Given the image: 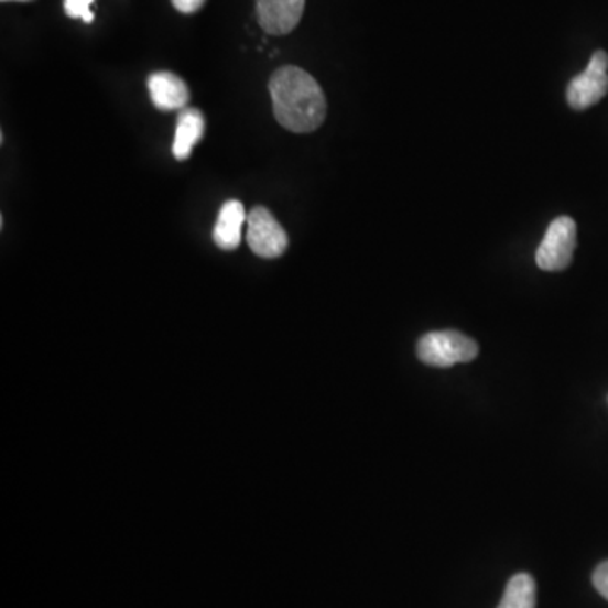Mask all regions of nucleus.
Here are the masks:
<instances>
[{"mask_svg":"<svg viewBox=\"0 0 608 608\" xmlns=\"http://www.w3.org/2000/svg\"><path fill=\"white\" fill-rule=\"evenodd\" d=\"M594 587L608 600V562L600 563L594 572Z\"/></svg>","mask_w":608,"mask_h":608,"instance_id":"obj_12","label":"nucleus"},{"mask_svg":"<svg viewBox=\"0 0 608 608\" xmlns=\"http://www.w3.org/2000/svg\"><path fill=\"white\" fill-rule=\"evenodd\" d=\"M306 0H256L259 24L275 36L291 33L303 18Z\"/></svg>","mask_w":608,"mask_h":608,"instance_id":"obj_6","label":"nucleus"},{"mask_svg":"<svg viewBox=\"0 0 608 608\" xmlns=\"http://www.w3.org/2000/svg\"><path fill=\"white\" fill-rule=\"evenodd\" d=\"M274 117L284 129L308 134L326 117V98L318 82L297 66L279 68L269 80Z\"/></svg>","mask_w":608,"mask_h":608,"instance_id":"obj_1","label":"nucleus"},{"mask_svg":"<svg viewBox=\"0 0 608 608\" xmlns=\"http://www.w3.org/2000/svg\"><path fill=\"white\" fill-rule=\"evenodd\" d=\"M148 87L152 104L160 110L183 109L189 101L188 87L174 73H154L149 76Z\"/></svg>","mask_w":608,"mask_h":608,"instance_id":"obj_7","label":"nucleus"},{"mask_svg":"<svg viewBox=\"0 0 608 608\" xmlns=\"http://www.w3.org/2000/svg\"><path fill=\"white\" fill-rule=\"evenodd\" d=\"M478 345L467 335L445 329V332H431L417 341V359L431 367L456 366L477 359Z\"/></svg>","mask_w":608,"mask_h":608,"instance_id":"obj_2","label":"nucleus"},{"mask_svg":"<svg viewBox=\"0 0 608 608\" xmlns=\"http://www.w3.org/2000/svg\"><path fill=\"white\" fill-rule=\"evenodd\" d=\"M95 0H65V12L68 18H80L85 22L94 21V12L90 11V6Z\"/></svg>","mask_w":608,"mask_h":608,"instance_id":"obj_11","label":"nucleus"},{"mask_svg":"<svg viewBox=\"0 0 608 608\" xmlns=\"http://www.w3.org/2000/svg\"><path fill=\"white\" fill-rule=\"evenodd\" d=\"M497 608H536V582L528 573H519L507 583Z\"/></svg>","mask_w":608,"mask_h":608,"instance_id":"obj_10","label":"nucleus"},{"mask_svg":"<svg viewBox=\"0 0 608 608\" xmlns=\"http://www.w3.org/2000/svg\"><path fill=\"white\" fill-rule=\"evenodd\" d=\"M207 0H173L174 8L183 14H193V12L199 11Z\"/></svg>","mask_w":608,"mask_h":608,"instance_id":"obj_13","label":"nucleus"},{"mask_svg":"<svg viewBox=\"0 0 608 608\" xmlns=\"http://www.w3.org/2000/svg\"><path fill=\"white\" fill-rule=\"evenodd\" d=\"M576 249V224L573 218L557 217L551 221L536 252V262L543 271H565Z\"/></svg>","mask_w":608,"mask_h":608,"instance_id":"obj_3","label":"nucleus"},{"mask_svg":"<svg viewBox=\"0 0 608 608\" xmlns=\"http://www.w3.org/2000/svg\"><path fill=\"white\" fill-rule=\"evenodd\" d=\"M246 221V208L239 199H230L225 203L214 228L215 243L224 250L237 249L242 239V227Z\"/></svg>","mask_w":608,"mask_h":608,"instance_id":"obj_8","label":"nucleus"},{"mask_svg":"<svg viewBox=\"0 0 608 608\" xmlns=\"http://www.w3.org/2000/svg\"><path fill=\"white\" fill-rule=\"evenodd\" d=\"M205 134V117L198 109H185L177 117L176 134L173 141V154L177 161L188 160L193 148Z\"/></svg>","mask_w":608,"mask_h":608,"instance_id":"obj_9","label":"nucleus"},{"mask_svg":"<svg viewBox=\"0 0 608 608\" xmlns=\"http://www.w3.org/2000/svg\"><path fill=\"white\" fill-rule=\"evenodd\" d=\"M2 2H8V0H2ZM18 2H30V0H18Z\"/></svg>","mask_w":608,"mask_h":608,"instance_id":"obj_14","label":"nucleus"},{"mask_svg":"<svg viewBox=\"0 0 608 608\" xmlns=\"http://www.w3.org/2000/svg\"><path fill=\"white\" fill-rule=\"evenodd\" d=\"M608 91V55L597 51L587 69L569 82L566 98L572 109L585 110L594 107Z\"/></svg>","mask_w":608,"mask_h":608,"instance_id":"obj_5","label":"nucleus"},{"mask_svg":"<svg viewBox=\"0 0 608 608\" xmlns=\"http://www.w3.org/2000/svg\"><path fill=\"white\" fill-rule=\"evenodd\" d=\"M247 243L256 256L281 258L290 246L286 230L264 207H256L247 215Z\"/></svg>","mask_w":608,"mask_h":608,"instance_id":"obj_4","label":"nucleus"}]
</instances>
